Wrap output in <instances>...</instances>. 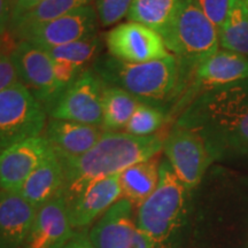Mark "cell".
I'll use <instances>...</instances> for the list:
<instances>
[{"label":"cell","mask_w":248,"mask_h":248,"mask_svg":"<svg viewBox=\"0 0 248 248\" xmlns=\"http://www.w3.org/2000/svg\"><path fill=\"white\" fill-rule=\"evenodd\" d=\"M202 137L213 157L248 156V79L209 89L179 120Z\"/></svg>","instance_id":"cell-1"},{"label":"cell","mask_w":248,"mask_h":248,"mask_svg":"<svg viewBox=\"0 0 248 248\" xmlns=\"http://www.w3.org/2000/svg\"><path fill=\"white\" fill-rule=\"evenodd\" d=\"M160 136L138 137L128 132L105 131L97 144L77 157H59L64 173L67 203L100 179L119 175L133 164L156 156L163 148Z\"/></svg>","instance_id":"cell-2"},{"label":"cell","mask_w":248,"mask_h":248,"mask_svg":"<svg viewBox=\"0 0 248 248\" xmlns=\"http://www.w3.org/2000/svg\"><path fill=\"white\" fill-rule=\"evenodd\" d=\"M186 187L168 161L160 163L155 191L138 207L136 223L156 245H162L178 225L185 203Z\"/></svg>","instance_id":"cell-3"},{"label":"cell","mask_w":248,"mask_h":248,"mask_svg":"<svg viewBox=\"0 0 248 248\" xmlns=\"http://www.w3.org/2000/svg\"><path fill=\"white\" fill-rule=\"evenodd\" d=\"M162 37L168 51L198 64L218 51V29L194 0H183L177 15Z\"/></svg>","instance_id":"cell-4"},{"label":"cell","mask_w":248,"mask_h":248,"mask_svg":"<svg viewBox=\"0 0 248 248\" xmlns=\"http://www.w3.org/2000/svg\"><path fill=\"white\" fill-rule=\"evenodd\" d=\"M108 78L136 98L162 100L175 89L178 62L175 55L142 63H126L116 59L106 66Z\"/></svg>","instance_id":"cell-5"},{"label":"cell","mask_w":248,"mask_h":248,"mask_svg":"<svg viewBox=\"0 0 248 248\" xmlns=\"http://www.w3.org/2000/svg\"><path fill=\"white\" fill-rule=\"evenodd\" d=\"M45 107L21 82L0 92V153L26 139L42 136Z\"/></svg>","instance_id":"cell-6"},{"label":"cell","mask_w":248,"mask_h":248,"mask_svg":"<svg viewBox=\"0 0 248 248\" xmlns=\"http://www.w3.org/2000/svg\"><path fill=\"white\" fill-rule=\"evenodd\" d=\"M18 79L43 106L57 102L64 91L54 75V61L44 48L20 42L11 53Z\"/></svg>","instance_id":"cell-7"},{"label":"cell","mask_w":248,"mask_h":248,"mask_svg":"<svg viewBox=\"0 0 248 248\" xmlns=\"http://www.w3.org/2000/svg\"><path fill=\"white\" fill-rule=\"evenodd\" d=\"M164 154L186 190L199 184L214 159L206 141L191 130L176 126L164 139Z\"/></svg>","instance_id":"cell-8"},{"label":"cell","mask_w":248,"mask_h":248,"mask_svg":"<svg viewBox=\"0 0 248 248\" xmlns=\"http://www.w3.org/2000/svg\"><path fill=\"white\" fill-rule=\"evenodd\" d=\"M104 86L92 71H83L61 93L51 110L52 119L101 126Z\"/></svg>","instance_id":"cell-9"},{"label":"cell","mask_w":248,"mask_h":248,"mask_svg":"<svg viewBox=\"0 0 248 248\" xmlns=\"http://www.w3.org/2000/svg\"><path fill=\"white\" fill-rule=\"evenodd\" d=\"M106 44L111 57L126 63H142L170 55L159 32L132 21L114 27L107 33Z\"/></svg>","instance_id":"cell-10"},{"label":"cell","mask_w":248,"mask_h":248,"mask_svg":"<svg viewBox=\"0 0 248 248\" xmlns=\"http://www.w3.org/2000/svg\"><path fill=\"white\" fill-rule=\"evenodd\" d=\"M97 21L95 9L85 5L57 20L18 33L17 37L21 42L47 49L93 37Z\"/></svg>","instance_id":"cell-11"},{"label":"cell","mask_w":248,"mask_h":248,"mask_svg":"<svg viewBox=\"0 0 248 248\" xmlns=\"http://www.w3.org/2000/svg\"><path fill=\"white\" fill-rule=\"evenodd\" d=\"M55 153L44 136L17 142L0 153V188L18 192L23 183Z\"/></svg>","instance_id":"cell-12"},{"label":"cell","mask_w":248,"mask_h":248,"mask_svg":"<svg viewBox=\"0 0 248 248\" xmlns=\"http://www.w3.org/2000/svg\"><path fill=\"white\" fill-rule=\"evenodd\" d=\"M63 192L40 206L23 248H63L74 235Z\"/></svg>","instance_id":"cell-13"},{"label":"cell","mask_w":248,"mask_h":248,"mask_svg":"<svg viewBox=\"0 0 248 248\" xmlns=\"http://www.w3.org/2000/svg\"><path fill=\"white\" fill-rule=\"evenodd\" d=\"M122 198L119 175L100 179L89 185L75 199L67 203L68 215L74 229L85 228L104 215Z\"/></svg>","instance_id":"cell-14"},{"label":"cell","mask_w":248,"mask_h":248,"mask_svg":"<svg viewBox=\"0 0 248 248\" xmlns=\"http://www.w3.org/2000/svg\"><path fill=\"white\" fill-rule=\"evenodd\" d=\"M37 210L18 192L0 188V248L24 247Z\"/></svg>","instance_id":"cell-15"},{"label":"cell","mask_w":248,"mask_h":248,"mask_svg":"<svg viewBox=\"0 0 248 248\" xmlns=\"http://www.w3.org/2000/svg\"><path fill=\"white\" fill-rule=\"evenodd\" d=\"M135 206L121 198L90 231L89 238L95 248H131L137 231L133 214Z\"/></svg>","instance_id":"cell-16"},{"label":"cell","mask_w":248,"mask_h":248,"mask_svg":"<svg viewBox=\"0 0 248 248\" xmlns=\"http://www.w3.org/2000/svg\"><path fill=\"white\" fill-rule=\"evenodd\" d=\"M104 132L101 126L52 119L46 124L44 137L59 157H77L91 150Z\"/></svg>","instance_id":"cell-17"},{"label":"cell","mask_w":248,"mask_h":248,"mask_svg":"<svg viewBox=\"0 0 248 248\" xmlns=\"http://www.w3.org/2000/svg\"><path fill=\"white\" fill-rule=\"evenodd\" d=\"M197 79L210 89L248 79V57L218 49L197 67Z\"/></svg>","instance_id":"cell-18"},{"label":"cell","mask_w":248,"mask_h":248,"mask_svg":"<svg viewBox=\"0 0 248 248\" xmlns=\"http://www.w3.org/2000/svg\"><path fill=\"white\" fill-rule=\"evenodd\" d=\"M64 173L57 153L46 159L33 171L18 190L24 199L39 208L63 192Z\"/></svg>","instance_id":"cell-19"},{"label":"cell","mask_w":248,"mask_h":248,"mask_svg":"<svg viewBox=\"0 0 248 248\" xmlns=\"http://www.w3.org/2000/svg\"><path fill=\"white\" fill-rule=\"evenodd\" d=\"M159 179L160 160L157 155L133 164L120 173L122 198L129 200L135 207H139L155 191Z\"/></svg>","instance_id":"cell-20"},{"label":"cell","mask_w":248,"mask_h":248,"mask_svg":"<svg viewBox=\"0 0 248 248\" xmlns=\"http://www.w3.org/2000/svg\"><path fill=\"white\" fill-rule=\"evenodd\" d=\"M140 102L119 86L104 88L102 92V123L104 131L115 132L125 130L132 114Z\"/></svg>","instance_id":"cell-21"},{"label":"cell","mask_w":248,"mask_h":248,"mask_svg":"<svg viewBox=\"0 0 248 248\" xmlns=\"http://www.w3.org/2000/svg\"><path fill=\"white\" fill-rule=\"evenodd\" d=\"M183 0H133L129 21L144 24L161 36L168 30Z\"/></svg>","instance_id":"cell-22"},{"label":"cell","mask_w":248,"mask_h":248,"mask_svg":"<svg viewBox=\"0 0 248 248\" xmlns=\"http://www.w3.org/2000/svg\"><path fill=\"white\" fill-rule=\"evenodd\" d=\"M218 37L223 48L248 57V14L241 0H230V8L218 30Z\"/></svg>","instance_id":"cell-23"},{"label":"cell","mask_w":248,"mask_h":248,"mask_svg":"<svg viewBox=\"0 0 248 248\" xmlns=\"http://www.w3.org/2000/svg\"><path fill=\"white\" fill-rule=\"evenodd\" d=\"M91 0H44L32 11L23 15L20 20L12 24L9 30L17 36L32 28L48 23L63 16L77 8L89 5Z\"/></svg>","instance_id":"cell-24"},{"label":"cell","mask_w":248,"mask_h":248,"mask_svg":"<svg viewBox=\"0 0 248 248\" xmlns=\"http://www.w3.org/2000/svg\"><path fill=\"white\" fill-rule=\"evenodd\" d=\"M98 48L99 40L95 37H90V38L70 43V44L47 48L45 51L54 61L66 62V63L82 68L86 62L94 57Z\"/></svg>","instance_id":"cell-25"},{"label":"cell","mask_w":248,"mask_h":248,"mask_svg":"<svg viewBox=\"0 0 248 248\" xmlns=\"http://www.w3.org/2000/svg\"><path fill=\"white\" fill-rule=\"evenodd\" d=\"M163 119L162 111L148 105L139 104L126 125L125 132L138 137L152 136L162 126Z\"/></svg>","instance_id":"cell-26"},{"label":"cell","mask_w":248,"mask_h":248,"mask_svg":"<svg viewBox=\"0 0 248 248\" xmlns=\"http://www.w3.org/2000/svg\"><path fill=\"white\" fill-rule=\"evenodd\" d=\"M133 0H97L95 12L98 20L104 27L119 23L124 17H128Z\"/></svg>","instance_id":"cell-27"},{"label":"cell","mask_w":248,"mask_h":248,"mask_svg":"<svg viewBox=\"0 0 248 248\" xmlns=\"http://www.w3.org/2000/svg\"><path fill=\"white\" fill-rule=\"evenodd\" d=\"M203 14L212 21L217 29H221L224 23L229 8L230 0H194Z\"/></svg>","instance_id":"cell-28"},{"label":"cell","mask_w":248,"mask_h":248,"mask_svg":"<svg viewBox=\"0 0 248 248\" xmlns=\"http://www.w3.org/2000/svg\"><path fill=\"white\" fill-rule=\"evenodd\" d=\"M20 82L11 54L0 53V92Z\"/></svg>","instance_id":"cell-29"},{"label":"cell","mask_w":248,"mask_h":248,"mask_svg":"<svg viewBox=\"0 0 248 248\" xmlns=\"http://www.w3.org/2000/svg\"><path fill=\"white\" fill-rule=\"evenodd\" d=\"M80 69L82 68L66 63V62L54 61L55 78H57L58 83L63 90H66L80 75Z\"/></svg>","instance_id":"cell-30"},{"label":"cell","mask_w":248,"mask_h":248,"mask_svg":"<svg viewBox=\"0 0 248 248\" xmlns=\"http://www.w3.org/2000/svg\"><path fill=\"white\" fill-rule=\"evenodd\" d=\"M44 0H17L15 2L11 12V23H9V27L12 24L16 22V21L20 20L23 15L29 13L30 11H32L36 6H38L40 2H43Z\"/></svg>","instance_id":"cell-31"},{"label":"cell","mask_w":248,"mask_h":248,"mask_svg":"<svg viewBox=\"0 0 248 248\" xmlns=\"http://www.w3.org/2000/svg\"><path fill=\"white\" fill-rule=\"evenodd\" d=\"M11 23V7L7 0H0V36L5 35Z\"/></svg>","instance_id":"cell-32"},{"label":"cell","mask_w":248,"mask_h":248,"mask_svg":"<svg viewBox=\"0 0 248 248\" xmlns=\"http://www.w3.org/2000/svg\"><path fill=\"white\" fill-rule=\"evenodd\" d=\"M63 248H95L93 246V244L90 240L89 235L85 233H82V232H76L74 233L73 238L68 241L66 246Z\"/></svg>","instance_id":"cell-33"},{"label":"cell","mask_w":248,"mask_h":248,"mask_svg":"<svg viewBox=\"0 0 248 248\" xmlns=\"http://www.w3.org/2000/svg\"><path fill=\"white\" fill-rule=\"evenodd\" d=\"M8 4H9V7H11V12H12V8H13V6L15 5V2L17 1V0H7Z\"/></svg>","instance_id":"cell-34"},{"label":"cell","mask_w":248,"mask_h":248,"mask_svg":"<svg viewBox=\"0 0 248 248\" xmlns=\"http://www.w3.org/2000/svg\"><path fill=\"white\" fill-rule=\"evenodd\" d=\"M241 2H243L244 7H245V9H246V12L248 14V0H241Z\"/></svg>","instance_id":"cell-35"}]
</instances>
